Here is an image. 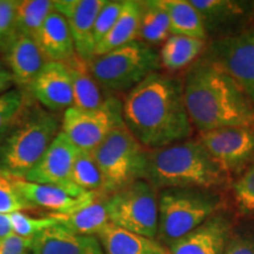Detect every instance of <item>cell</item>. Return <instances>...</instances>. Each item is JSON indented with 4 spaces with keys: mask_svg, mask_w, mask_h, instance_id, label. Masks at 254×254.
I'll return each mask as SVG.
<instances>
[{
    "mask_svg": "<svg viewBox=\"0 0 254 254\" xmlns=\"http://www.w3.org/2000/svg\"><path fill=\"white\" fill-rule=\"evenodd\" d=\"M87 241L88 237L78 236L58 224L32 238L30 254H82Z\"/></svg>",
    "mask_w": 254,
    "mask_h": 254,
    "instance_id": "obj_23",
    "label": "cell"
},
{
    "mask_svg": "<svg viewBox=\"0 0 254 254\" xmlns=\"http://www.w3.org/2000/svg\"><path fill=\"white\" fill-rule=\"evenodd\" d=\"M32 239L12 234L0 240V254H30Z\"/></svg>",
    "mask_w": 254,
    "mask_h": 254,
    "instance_id": "obj_37",
    "label": "cell"
},
{
    "mask_svg": "<svg viewBox=\"0 0 254 254\" xmlns=\"http://www.w3.org/2000/svg\"><path fill=\"white\" fill-rule=\"evenodd\" d=\"M238 207L244 214L254 213V163L232 185Z\"/></svg>",
    "mask_w": 254,
    "mask_h": 254,
    "instance_id": "obj_33",
    "label": "cell"
},
{
    "mask_svg": "<svg viewBox=\"0 0 254 254\" xmlns=\"http://www.w3.org/2000/svg\"><path fill=\"white\" fill-rule=\"evenodd\" d=\"M36 41L51 63L64 64L77 53L67 21L57 9L47 17Z\"/></svg>",
    "mask_w": 254,
    "mask_h": 254,
    "instance_id": "obj_21",
    "label": "cell"
},
{
    "mask_svg": "<svg viewBox=\"0 0 254 254\" xmlns=\"http://www.w3.org/2000/svg\"><path fill=\"white\" fill-rule=\"evenodd\" d=\"M82 254H105L97 237H88L87 246Z\"/></svg>",
    "mask_w": 254,
    "mask_h": 254,
    "instance_id": "obj_40",
    "label": "cell"
},
{
    "mask_svg": "<svg viewBox=\"0 0 254 254\" xmlns=\"http://www.w3.org/2000/svg\"><path fill=\"white\" fill-rule=\"evenodd\" d=\"M105 254H168L167 247L150 239L109 224L98 233Z\"/></svg>",
    "mask_w": 254,
    "mask_h": 254,
    "instance_id": "obj_22",
    "label": "cell"
},
{
    "mask_svg": "<svg viewBox=\"0 0 254 254\" xmlns=\"http://www.w3.org/2000/svg\"><path fill=\"white\" fill-rule=\"evenodd\" d=\"M17 34L15 30V1L0 0V51Z\"/></svg>",
    "mask_w": 254,
    "mask_h": 254,
    "instance_id": "obj_35",
    "label": "cell"
},
{
    "mask_svg": "<svg viewBox=\"0 0 254 254\" xmlns=\"http://www.w3.org/2000/svg\"><path fill=\"white\" fill-rule=\"evenodd\" d=\"M25 95L23 90L7 91L0 95V145L17 118L25 101Z\"/></svg>",
    "mask_w": 254,
    "mask_h": 254,
    "instance_id": "obj_32",
    "label": "cell"
},
{
    "mask_svg": "<svg viewBox=\"0 0 254 254\" xmlns=\"http://www.w3.org/2000/svg\"><path fill=\"white\" fill-rule=\"evenodd\" d=\"M79 151L77 146L60 131L45 154L24 179L36 184L74 186L71 183V173Z\"/></svg>",
    "mask_w": 254,
    "mask_h": 254,
    "instance_id": "obj_16",
    "label": "cell"
},
{
    "mask_svg": "<svg viewBox=\"0 0 254 254\" xmlns=\"http://www.w3.org/2000/svg\"><path fill=\"white\" fill-rule=\"evenodd\" d=\"M14 186L12 177L0 171V214H12L15 212L36 211Z\"/></svg>",
    "mask_w": 254,
    "mask_h": 254,
    "instance_id": "obj_30",
    "label": "cell"
},
{
    "mask_svg": "<svg viewBox=\"0 0 254 254\" xmlns=\"http://www.w3.org/2000/svg\"><path fill=\"white\" fill-rule=\"evenodd\" d=\"M171 23L161 0L140 1V21L136 40L152 47L163 45L171 36Z\"/></svg>",
    "mask_w": 254,
    "mask_h": 254,
    "instance_id": "obj_26",
    "label": "cell"
},
{
    "mask_svg": "<svg viewBox=\"0 0 254 254\" xmlns=\"http://www.w3.org/2000/svg\"><path fill=\"white\" fill-rule=\"evenodd\" d=\"M60 126L62 119L57 114L25 95L23 106L0 145V171L24 179L58 135Z\"/></svg>",
    "mask_w": 254,
    "mask_h": 254,
    "instance_id": "obj_4",
    "label": "cell"
},
{
    "mask_svg": "<svg viewBox=\"0 0 254 254\" xmlns=\"http://www.w3.org/2000/svg\"><path fill=\"white\" fill-rule=\"evenodd\" d=\"M221 207L222 198L215 190L189 187L160 190L157 240L170 247Z\"/></svg>",
    "mask_w": 254,
    "mask_h": 254,
    "instance_id": "obj_5",
    "label": "cell"
},
{
    "mask_svg": "<svg viewBox=\"0 0 254 254\" xmlns=\"http://www.w3.org/2000/svg\"><path fill=\"white\" fill-rule=\"evenodd\" d=\"M109 194L95 192L93 196L74 211L64 214H49L65 228L82 237H97L98 233L111 224L107 208Z\"/></svg>",
    "mask_w": 254,
    "mask_h": 254,
    "instance_id": "obj_19",
    "label": "cell"
},
{
    "mask_svg": "<svg viewBox=\"0 0 254 254\" xmlns=\"http://www.w3.org/2000/svg\"><path fill=\"white\" fill-rule=\"evenodd\" d=\"M106 0H56L55 7L67 21L75 52L86 62L94 58L93 28Z\"/></svg>",
    "mask_w": 254,
    "mask_h": 254,
    "instance_id": "obj_14",
    "label": "cell"
},
{
    "mask_svg": "<svg viewBox=\"0 0 254 254\" xmlns=\"http://www.w3.org/2000/svg\"><path fill=\"white\" fill-rule=\"evenodd\" d=\"M8 218L11 221L13 234L21 238H26V239H32L46 228L58 225V221L51 215L37 218L32 217L25 212H15V213L8 214Z\"/></svg>",
    "mask_w": 254,
    "mask_h": 254,
    "instance_id": "obj_31",
    "label": "cell"
},
{
    "mask_svg": "<svg viewBox=\"0 0 254 254\" xmlns=\"http://www.w3.org/2000/svg\"><path fill=\"white\" fill-rule=\"evenodd\" d=\"M201 17L207 37L213 40L247 30L254 19V1L243 0H190Z\"/></svg>",
    "mask_w": 254,
    "mask_h": 254,
    "instance_id": "obj_12",
    "label": "cell"
},
{
    "mask_svg": "<svg viewBox=\"0 0 254 254\" xmlns=\"http://www.w3.org/2000/svg\"><path fill=\"white\" fill-rule=\"evenodd\" d=\"M201 57L227 72L254 105V27L212 40Z\"/></svg>",
    "mask_w": 254,
    "mask_h": 254,
    "instance_id": "obj_10",
    "label": "cell"
},
{
    "mask_svg": "<svg viewBox=\"0 0 254 254\" xmlns=\"http://www.w3.org/2000/svg\"><path fill=\"white\" fill-rule=\"evenodd\" d=\"M27 93L52 113H65L74 106L71 78L62 63H49L27 87Z\"/></svg>",
    "mask_w": 254,
    "mask_h": 254,
    "instance_id": "obj_15",
    "label": "cell"
},
{
    "mask_svg": "<svg viewBox=\"0 0 254 254\" xmlns=\"http://www.w3.org/2000/svg\"><path fill=\"white\" fill-rule=\"evenodd\" d=\"M189 117L199 133L222 127L254 128V105L233 78L200 57L183 78Z\"/></svg>",
    "mask_w": 254,
    "mask_h": 254,
    "instance_id": "obj_2",
    "label": "cell"
},
{
    "mask_svg": "<svg viewBox=\"0 0 254 254\" xmlns=\"http://www.w3.org/2000/svg\"><path fill=\"white\" fill-rule=\"evenodd\" d=\"M170 17L171 36H183L207 41L201 17L190 0H161Z\"/></svg>",
    "mask_w": 254,
    "mask_h": 254,
    "instance_id": "obj_27",
    "label": "cell"
},
{
    "mask_svg": "<svg viewBox=\"0 0 254 254\" xmlns=\"http://www.w3.org/2000/svg\"><path fill=\"white\" fill-rule=\"evenodd\" d=\"M124 2L125 0H109V1H105V4L99 13L97 15L94 23L93 28V37H94V43L95 47L105 37L109 34V32L112 30L114 24L118 20L120 13H122L124 8Z\"/></svg>",
    "mask_w": 254,
    "mask_h": 254,
    "instance_id": "obj_34",
    "label": "cell"
},
{
    "mask_svg": "<svg viewBox=\"0 0 254 254\" xmlns=\"http://www.w3.org/2000/svg\"><path fill=\"white\" fill-rule=\"evenodd\" d=\"M12 234H13V230H12V225L11 221H9L8 215L0 214V240L12 236Z\"/></svg>",
    "mask_w": 254,
    "mask_h": 254,
    "instance_id": "obj_39",
    "label": "cell"
},
{
    "mask_svg": "<svg viewBox=\"0 0 254 254\" xmlns=\"http://www.w3.org/2000/svg\"><path fill=\"white\" fill-rule=\"evenodd\" d=\"M124 125L146 150L189 140L193 133L182 77L154 72L125 94Z\"/></svg>",
    "mask_w": 254,
    "mask_h": 254,
    "instance_id": "obj_1",
    "label": "cell"
},
{
    "mask_svg": "<svg viewBox=\"0 0 254 254\" xmlns=\"http://www.w3.org/2000/svg\"><path fill=\"white\" fill-rule=\"evenodd\" d=\"M14 84L13 77H12L11 72L8 68H5L4 66L0 65V93L5 91L7 92L8 88H11L12 85Z\"/></svg>",
    "mask_w": 254,
    "mask_h": 254,
    "instance_id": "obj_38",
    "label": "cell"
},
{
    "mask_svg": "<svg viewBox=\"0 0 254 254\" xmlns=\"http://www.w3.org/2000/svg\"><path fill=\"white\" fill-rule=\"evenodd\" d=\"M140 21V1L125 0L124 8L112 30L95 47L94 57L103 56L110 51L126 45L138 38Z\"/></svg>",
    "mask_w": 254,
    "mask_h": 254,
    "instance_id": "obj_25",
    "label": "cell"
},
{
    "mask_svg": "<svg viewBox=\"0 0 254 254\" xmlns=\"http://www.w3.org/2000/svg\"><path fill=\"white\" fill-rule=\"evenodd\" d=\"M104 179V192L112 194L144 177L146 148L120 124L92 152Z\"/></svg>",
    "mask_w": 254,
    "mask_h": 254,
    "instance_id": "obj_7",
    "label": "cell"
},
{
    "mask_svg": "<svg viewBox=\"0 0 254 254\" xmlns=\"http://www.w3.org/2000/svg\"><path fill=\"white\" fill-rule=\"evenodd\" d=\"M222 254H254V236L233 233Z\"/></svg>",
    "mask_w": 254,
    "mask_h": 254,
    "instance_id": "obj_36",
    "label": "cell"
},
{
    "mask_svg": "<svg viewBox=\"0 0 254 254\" xmlns=\"http://www.w3.org/2000/svg\"><path fill=\"white\" fill-rule=\"evenodd\" d=\"M110 222L139 236L157 239L159 218V192L145 180L109 194Z\"/></svg>",
    "mask_w": 254,
    "mask_h": 254,
    "instance_id": "obj_8",
    "label": "cell"
},
{
    "mask_svg": "<svg viewBox=\"0 0 254 254\" xmlns=\"http://www.w3.org/2000/svg\"><path fill=\"white\" fill-rule=\"evenodd\" d=\"M71 78L74 106L81 110H98L104 107L114 97L98 84L92 74L88 63L75 53L64 63Z\"/></svg>",
    "mask_w": 254,
    "mask_h": 254,
    "instance_id": "obj_20",
    "label": "cell"
},
{
    "mask_svg": "<svg viewBox=\"0 0 254 254\" xmlns=\"http://www.w3.org/2000/svg\"><path fill=\"white\" fill-rule=\"evenodd\" d=\"M232 234L233 226L230 218L218 212L167 247L168 254H222Z\"/></svg>",
    "mask_w": 254,
    "mask_h": 254,
    "instance_id": "obj_17",
    "label": "cell"
},
{
    "mask_svg": "<svg viewBox=\"0 0 254 254\" xmlns=\"http://www.w3.org/2000/svg\"><path fill=\"white\" fill-rule=\"evenodd\" d=\"M71 183L86 192H104L103 176L92 152L79 151L72 168Z\"/></svg>",
    "mask_w": 254,
    "mask_h": 254,
    "instance_id": "obj_29",
    "label": "cell"
},
{
    "mask_svg": "<svg viewBox=\"0 0 254 254\" xmlns=\"http://www.w3.org/2000/svg\"><path fill=\"white\" fill-rule=\"evenodd\" d=\"M198 140L228 177H239L254 163V128L222 127L199 133Z\"/></svg>",
    "mask_w": 254,
    "mask_h": 254,
    "instance_id": "obj_11",
    "label": "cell"
},
{
    "mask_svg": "<svg viewBox=\"0 0 254 254\" xmlns=\"http://www.w3.org/2000/svg\"><path fill=\"white\" fill-rule=\"evenodd\" d=\"M122 101L113 97L98 110L71 107L63 114L60 131L79 150L93 152L114 127L123 124Z\"/></svg>",
    "mask_w": 254,
    "mask_h": 254,
    "instance_id": "obj_9",
    "label": "cell"
},
{
    "mask_svg": "<svg viewBox=\"0 0 254 254\" xmlns=\"http://www.w3.org/2000/svg\"><path fill=\"white\" fill-rule=\"evenodd\" d=\"M14 84L27 90L47 64L51 63L33 38L17 33L2 50Z\"/></svg>",
    "mask_w": 254,
    "mask_h": 254,
    "instance_id": "obj_18",
    "label": "cell"
},
{
    "mask_svg": "<svg viewBox=\"0 0 254 254\" xmlns=\"http://www.w3.org/2000/svg\"><path fill=\"white\" fill-rule=\"evenodd\" d=\"M98 84L111 94L128 93L148 75L161 69L159 51L139 40L94 57L88 62Z\"/></svg>",
    "mask_w": 254,
    "mask_h": 254,
    "instance_id": "obj_6",
    "label": "cell"
},
{
    "mask_svg": "<svg viewBox=\"0 0 254 254\" xmlns=\"http://www.w3.org/2000/svg\"><path fill=\"white\" fill-rule=\"evenodd\" d=\"M228 179L198 139L146 150L142 180L158 192L189 187L215 190L226 185Z\"/></svg>",
    "mask_w": 254,
    "mask_h": 254,
    "instance_id": "obj_3",
    "label": "cell"
},
{
    "mask_svg": "<svg viewBox=\"0 0 254 254\" xmlns=\"http://www.w3.org/2000/svg\"><path fill=\"white\" fill-rule=\"evenodd\" d=\"M55 1L50 0H23L15 1V30L37 39L47 17L55 11Z\"/></svg>",
    "mask_w": 254,
    "mask_h": 254,
    "instance_id": "obj_28",
    "label": "cell"
},
{
    "mask_svg": "<svg viewBox=\"0 0 254 254\" xmlns=\"http://www.w3.org/2000/svg\"><path fill=\"white\" fill-rule=\"evenodd\" d=\"M20 194L36 208L50 211V214H64L74 211L90 200L95 192H86L77 186L49 185L13 178Z\"/></svg>",
    "mask_w": 254,
    "mask_h": 254,
    "instance_id": "obj_13",
    "label": "cell"
},
{
    "mask_svg": "<svg viewBox=\"0 0 254 254\" xmlns=\"http://www.w3.org/2000/svg\"><path fill=\"white\" fill-rule=\"evenodd\" d=\"M207 41L183 36H170L159 51L161 68L176 72L192 65L205 52Z\"/></svg>",
    "mask_w": 254,
    "mask_h": 254,
    "instance_id": "obj_24",
    "label": "cell"
}]
</instances>
